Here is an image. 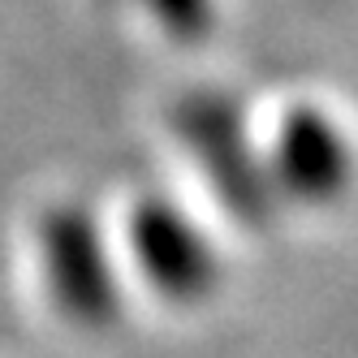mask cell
<instances>
[{
  "label": "cell",
  "instance_id": "1",
  "mask_svg": "<svg viewBox=\"0 0 358 358\" xmlns=\"http://www.w3.org/2000/svg\"><path fill=\"white\" fill-rule=\"evenodd\" d=\"M43 238L52 289L65 302V311L78 315L83 324H104V315H113V276L99 259L91 224L78 212H57L48 220Z\"/></svg>",
  "mask_w": 358,
  "mask_h": 358
},
{
  "label": "cell",
  "instance_id": "2",
  "mask_svg": "<svg viewBox=\"0 0 358 358\" xmlns=\"http://www.w3.org/2000/svg\"><path fill=\"white\" fill-rule=\"evenodd\" d=\"M134 250L138 264H147V272L156 276V285L169 294H194L203 280V255L194 246V238L186 234L182 220H173L160 208H138L134 212Z\"/></svg>",
  "mask_w": 358,
  "mask_h": 358
}]
</instances>
